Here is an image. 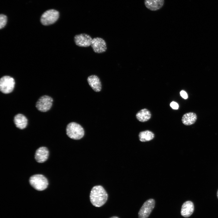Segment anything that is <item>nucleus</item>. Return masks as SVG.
<instances>
[{
	"label": "nucleus",
	"mask_w": 218,
	"mask_h": 218,
	"mask_svg": "<svg viewBox=\"0 0 218 218\" xmlns=\"http://www.w3.org/2000/svg\"><path fill=\"white\" fill-rule=\"evenodd\" d=\"M90 199L91 202L94 206L100 207L107 202L108 194L102 186H96L94 187L91 191Z\"/></svg>",
	"instance_id": "obj_1"
},
{
	"label": "nucleus",
	"mask_w": 218,
	"mask_h": 218,
	"mask_svg": "<svg viewBox=\"0 0 218 218\" xmlns=\"http://www.w3.org/2000/svg\"><path fill=\"white\" fill-rule=\"evenodd\" d=\"M66 133L69 137L75 140L80 139L84 134V130L82 127L74 122H71L67 125Z\"/></svg>",
	"instance_id": "obj_2"
},
{
	"label": "nucleus",
	"mask_w": 218,
	"mask_h": 218,
	"mask_svg": "<svg viewBox=\"0 0 218 218\" xmlns=\"http://www.w3.org/2000/svg\"><path fill=\"white\" fill-rule=\"evenodd\" d=\"M30 185L35 190L42 191L45 189L48 185L47 179L41 174H35L31 176L29 178Z\"/></svg>",
	"instance_id": "obj_3"
},
{
	"label": "nucleus",
	"mask_w": 218,
	"mask_h": 218,
	"mask_svg": "<svg viewBox=\"0 0 218 218\" xmlns=\"http://www.w3.org/2000/svg\"><path fill=\"white\" fill-rule=\"evenodd\" d=\"M15 81L14 79L9 76H5L2 77L0 80V90L5 94L11 93L13 90Z\"/></svg>",
	"instance_id": "obj_4"
},
{
	"label": "nucleus",
	"mask_w": 218,
	"mask_h": 218,
	"mask_svg": "<svg viewBox=\"0 0 218 218\" xmlns=\"http://www.w3.org/2000/svg\"><path fill=\"white\" fill-rule=\"evenodd\" d=\"M59 16V12L57 11L54 9L48 10L41 15V22L45 25H51L57 20Z\"/></svg>",
	"instance_id": "obj_5"
},
{
	"label": "nucleus",
	"mask_w": 218,
	"mask_h": 218,
	"mask_svg": "<svg viewBox=\"0 0 218 218\" xmlns=\"http://www.w3.org/2000/svg\"><path fill=\"white\" fill-rule=\"evenodd\" d=\"M155 201L153 199L146 200L143 204L138 213V218H148L155 205Z\"/></svg>",
	"instance_id": "obj_6"
},
{
	"label": "nucleus",
	"mask_w": 218,
	"mask_h": 218,
	"mask_svg": "<svg viewBox=\"0 0 218 218\" xmlns=\"http://www.w3.org/2000/svg\"><path fill=\"white\" fill-rule=\"evenodd\" d=\"M53 101V99L51 97L48 95H43L40 97L37 101L36 107L38 111L45 112L51 108Z\"/></svg>",
	"instance_id": "obj_7"
},
{
	"label": "nucleus",
	"mask_w": 218,
	"mask_h": 218,
	"mask_svg": "<svg viewBox=\"0 0 218 218\" xmlns=\"http://www.w3.org/2000/svg\"><path fill=\"white\" fill-rule=\"evenodd\" d=\"M92 38L89 35L81 33L75 35L74 41L77 46L82 47H87L91 46Z\"/></svg>",
	"instance_id": "obj_8"
},
{
	"label": "nucleus",
	"mask_w": 218,
	"mask_h": 218,
	"mask_svg": "<svg viewBox=\"0 0 218 218\" xmlns=\"http://www.w3.org/2000/svg\"><path fill=\"white\" fill-rule=\"evenodd\" d=\"M91 46L94 52L97 53H104L107 49L106 41L100 37H97L93 38Z\"/></svg>",
	"instance_id": "obj_9"
},
{
	"label": "nucleus",
	"mask_w": 218,
	"mask_h": 218,
	"mask_svg": "<svg viewBox=\"0 0 218 218\" xmlns=\"http://www.w3.org/2000/svg\"><path fill=\"white\" fill-rule=\"evenodd\" d=\"M88 82L92 89L96 92L100 91L102 89V84L99 78L96 75H92L87 78Z\"/></svg>",
	"instance_id": "obj_10"
},
{
	"label": "nucleus",
	"mask_w": 218,
	"mask_h": 218,
	"mask_svg": "<svg viewBox=\"0 0 218 218\" xmlns=\"http://www.w3.org/2000/svg\"><path fill=\"white\" fill-rule=\"evenodd\" d=\"M49 151L48 149L44 147H41L37 150L35 154V159L38 163H42L48 159Z\"/></svg>",
	"instance_id": "obj_11"
},
{
	"label": "nucleus",
	"mask_w": 218,
	"mask_h": 218,
	"mask_svg": "<svg viewBox=\"0 0 218 218\" xmlns=\"http://www.w3.org/2000/svg\"><path fill=\"white\" fill-rule=\"evenodd\" d=\"M164 0H144L146 7L152 11H156L161 8L164 5Z\"/></svg>",
	"instance_id": "obj_12"
},
{
	"label": "nucleus",
	"mask_w": 218,
	"mask_h": 218,
	"mask_svg": "<svg viewBox=\"0 0 218 218\" xmlns=\"http://www.w3.org/2000/svg\"><path fill=\"white\" fill-rule=\"evenodd\" d=\"M194 206L193 203L190 201H187L183 203L182 206L181 214L184 217H188L193 213Z\"/></svg>",
	"instance_id": "obj_13"
},
{
	"label": "nucleus",
	"mask_w": 218,
	"mask_h": 218,
	"mask_svg": "<svg viewBox=\"0 0 218 218\" xmlns=\"http://www.w3.org/2000/svg\"><path fill=\"white\" fill-rule=\"evenodd\" d=\"M28 119L23 114H18L14 118V122L16 127L20 129L26 128L28 124Z\"/></svg>",
	"instance_id": "obj_14"
},
{
	"label": "nucleus",
	"mask_w": 218,
	"mask_h": 218,
	"mask_svg": "<svg viewBox=\"0 0 218 218\" xmlns=\"http://www.w3.org/2000/svg\"><path fill=\"white\" fill-rule=\"evenodd\" d=\"M197 119L195 113L190 112L184 114L182 118L183 123L186 125H190L194 124Z\"/></svg>",
	"instance_id": "obj_15"
},
{
	"label": "nucleus",
	"mask_w": 218,
	"mask_h": 218,
	"mask_svg": "<svg viewBox=\"0 0 218 218\" xmlns=\"http://www.w3.org/2000/svg\"><path fill=\"white\" fill-rule=\"evenodd\" d=\"M151 116V114L149 111L147 109H143L139 111L136 114L137 119L141 122H144L149 120Z\"/></svg>",
	"instance_id": "obj_16"
},
{
	"label": "nucleus",
	"mask_w": 218,
	"mask_h": 218,
	"mask_svg": "<svg viewBox=\"0 0 218 218\" xmlns=\"http://www.w3.org/2000/svg\"><path fill=\"white\" fill-rule=\"evenodd\" d=\"M154 137V134L149 130H146L140 132L139 137L141 142H146L152 140Z\"/></svg>",
	"instance_id": "obj_17"
},
{
	"label": "nucleus",
	"mask_w": 218,
	"mask_h": 218,
	"mask_svg": "<svg viewBox=\"0 0 218 218\" xmlns=\"http://www.w3.org/2000/svg\"><path fill=\"white\" fill-rule=\"evenodd\" d=\"M7 22V16L3 14L0 15V28L2 29L5 25Z\"/></svg>",
	"instance_id": "obj_18"
},
{
	"label": "nucleus",
	"mask_w": 218,
	"mask_h": 218,
	"mask_svg": "<svg viewBox=\"0 0 218 218\" xmlns=\"http://www.w3.org/2000/svg\"><path fill=\"white\" fill-rule=\"evenodd\" d=\"M170 106L173 109H177L179 107V105L178 104L174 101L170 103Z\"/></svg>",
	"instance_id": "obj_19"
},
{
	"label": "nucleus",
	"mask_w": 218,
	"mask_h": 218,
	"mask_svg": "<svg viewBox=\"0 0 218 218\" xmlns=\"http://www.w3.org/2000/svg\"><path fill=\"white\" fill-rule=\"evenodd\" d=\"M181 96L184 99H187L188 97V95L187 93L184 91H181L180 92Z\"/></svg>",
	"instance_id": "obj_20"
},
{
	"label": "nucleus",
	"mask_w": 218,
	"mask_h": 218,
	"mask_svg": "<svg viewBox=\"0 0 218 218\" xmlns=\"http://www.w3.org/2000/svg\"><path fill=\"white\" fill-rule=\"evenodd\" d=\"M109 218H119L117 216H113Z\"/></svg>",
	"instance_id": "obj_21"
},
{
	"label": "nucleus",
	"mask_w": 218,
	"mask_h": 218,
	"mask_svg": "<svg viewBox=\"0 0 218 218\" xmlns=\"http://www.w3.org/2000/svg\"><path fill=\"white\" fill-rule=\"evenodd\" d=\"M217 198H218V190H217Z\"/></svg>",
	"instance_id": "obj_22"
}]
</instances>
